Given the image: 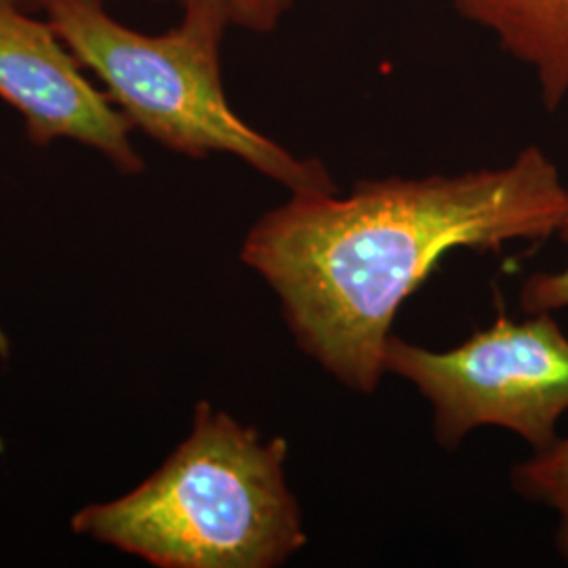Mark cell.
Returning <instances> with one entry per match:
<instances>
[{
  "label": "cell",
  "mask_w": 568,
  "mask_h": 568,
  "mask_svg": "<svg viewBox=\"0 0 568 568\" xmlns=\"http://www.w3.org/2000/svg\"><path fill=\"white\" fill-rule=\"evenodd\" d=\"M182 11L159 34L114 20L103 0H51L42 13L133 131L187 159L234 156L291 194L337 192L323 161L295 156L232 108L222 74L224 13L211 4Z\"/></svg>",
  "instance_id": "3"
},
{
  "label": "cell",
  "mask_w": 568,
  "mask_h": 568,
  "mask_svg": "<svg viewBox=\"0 0 568 568\" xmlns=\"http://www.w3.org/2000/svg\"><path fill=\"white\" fill-rule=\"evenodd\" d=\"M0 450H2V445H0Z\"/></svg>",
  "instance_id": "12"
},
{
  "label": "cell",
  "mask_w": 568,
  "mask_h": 568,
  "mask_svg": "<svg viewBox=\"0 0 568 568\" xmlns=\"http://www.w3.org/2000/svg\"><path fill=\"white\" fill-rule=\"evenodd\" d=\"M0 100L20 114L34 145L68 140L100 152L124 175L145 169L121 110L53 23L37 20L18 0H0Z\"/></svg>",
  "instance_id": "5"
},
{
  "label": "cell",
  "mask_w": 568,
  "mask_h": 568,
  "mask_svg": "<svg viewBox=\"0 0 568 568\" xmlns=\"http://www.w3.org/2000/svg\"><path fill=\"white\" fill-rule=\"evenodd\" d=\"M178 4L182 9L190 4H211L224 13L230 28L236 26L255 34H270L281 26L295 0H178Z\"/></svg>",
  "instance_id": "8"
},
{
  "label": "cell",
  "mask_w": 568,
  "mask_h": 568,
  "mask_svg": "<svg viewBox=\"0 0 568 568\" xmlns=\"http://www.w3.org/2000/svg\"><path fill=\"white\" fill-rule=\"evenodd\" d=\"M286 440L264 438L211 403L163 466L70 528L159 568H274L307 541L286 485Z\"/></svg>",
  "instance_id": "2"
},
{
  "label": "cell",
  "mask_w": 568,
  "mask_h": 568,
  "mask_svg": "<svg viewBox=\"0 0 568 568\" xmlns=\"http://www.w3.org/2000/svg\"><path fill=\"white\" fill-rule=\"evenodd\" d=\"M568 241L567 234L562 236ZM520 305L528 314L568 310V267L560 272H539L523 284Z\"/></svg>",
  "instance_id": "9"
},
{
  "label": "cell",
  "mask_w": 568,
  "mask_h": 568,
  "mask_svg": "<svg viewBox=\"0 0 568 568\" xmlns=\"http://www.w3.org/2000/svg\"><path fill=\"white\" fill-rule=\"evenodd\" d=\"M511 487L528 501L551 509L558 518L556 548L568 560V436L511 469Z\"/></svg>",
  "instance_id": "7"
},
{
  "label": "cell",
  "mask_w": 568,
  "mask_h": 568,
  "mask_svg": "<svg viewBox=\"0 0 568 568\" xmlns=\"http://www.w3.org/2000/svg\"><path fill=\"white\" fill-rule=\"evenodd\" d=\"M20 4H23L26 9H30V11H44V7L51 2V0H18ZM154 2H159V0H154Z\"/></svg>",
  "instance_id": "10"
},
{
  "label": "cell",
  "mask_w": 568,
  "mask_h": 568,
  "mask_svg": "<svg viewBox=\"0 0 568 568\" xmlns=\"http://www.w3.org/2000/svg\"><path fill=\"white\" fill-rule=\"evenodd\" d=\"M462 18L490 32L527 63L541 103L558 110L568 95V0H455Z\"/></svg>",
  "instance_id": "6"
},
{
  "label": "cell",
  "mask_w": 568,
  "mask_h": 568,
  "mask_svg": "<svg viewBox=\"0 0 568 568\" xmlns=\"http://www.w3.org/2000/svg\"><path fill=\"white\" fill-rule=\"evenodd\" d=\"M384 366L434 408L438 445L455 448L478 427H504L532 453L558 440L568 410V337L551 312L499 316L464 344L434 352L389 335Z\"/></svg>",
  "instance_id": "4"
},
{
  "label": "cell",
  "mask_w": 568,
  "mask_h": 568,
  "mask_svg": "<svg viewBox=\"0 0 568 568\" xmlns=\"http://www.w3.org/2000/svg\"><path fill=\"white\" fill-rule=\"evenodd\" d=\"M567 230L568 183L528 145L504 166L291 194L248 230L241 262L278 295L305 354L352 392L373 394L400 305L448 251H499Z\"/></svg>",
  "instance_id": "1"
},
{
  "label": "cell",
  "mask_w": 568,
  "mask_h": 568,
  "mask_svg": "<svg viewBox=\"0 0 568 568\" xmlns=\"http://www.w3.org/2000/svg\"><path fill=\"white\" fill-rule=\"evenodd\" d=\"M0 358H9V337L4 335L2 326H0Z\"/></svg>",
  "instance_id": "11"
}]
</instances>
